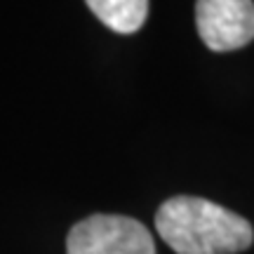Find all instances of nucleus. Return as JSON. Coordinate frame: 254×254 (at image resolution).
Wrapping results in <instances>:
<instances>
[{
    "label": "nucleus",
    "instance_id": "1",
    "mask_svg": "<svg viewBox=\"0 0 254 254\" xmlns=\"http://www.w3.org/2000/svg\"><path fill=\"white\" fill-rule=\"evenodd\" d=\"M155 228L177 254H238L254 240L247 219L193 195L163 202L155 214Z\"/></svg>",
    "mask_w": 254,
    "mask_h": 254
},
{
    "label": "nucleus",
    "instance_id": "2",
    "mask_svg": "<svg viewBox=\"0 0 254 254\" xmlns=\"http://www.w3.org/2000/svg\"><path fill=\"white\" fill-rule=\"evenodd\" d=\"M66 254H155L144 224L120 214H92L66 238Z\"/></svg>",
    "mask_w": 254,
    "mask_h": 254
},
{
    "label": "nucleus",
    "instance_id": "3",
    "mask_svg": "<svg viewBox=\"0 0 254 254\" xmlns=\"http://www.w3.org/2000/svg\"><path fill=\"white\" fill-rule=\"evenodd\" d=\"M195 26L202 43L214 52L245 47L254 38L252 0H198Z\"/></svg>",
    "mask_w": 254,
    "mask_h": 254
},
{
    "label": "nucleus",
    "instance_id": "4",
    "mask_svg": "<svg viewBox=\"0 0 254 254\" xmlns=\"http://www.w3.org/2000/svg\"><path fill=\"white\" fill-rule=\"evenodd\" d=\"M85 2L104 26L123 36L139 31L148 14V0H85Z\"/></svg>",
    "mask_w": 254,
    "mask_h": 254
}]
</instances>
